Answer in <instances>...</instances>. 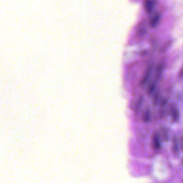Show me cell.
Returning <instances> with one entry per match:
<instances>
[{
  "mask_svg": "<svg viewBox=\"0 0 183 183\" xmlns=\"http://www.w3.org/2000/svg\"><path fill=\"white\" fill-rule=\"evenodd\" d=\"M161 16L159 13H156L151 17L149 20V25L151 28H155L160 22Z\"/></svg>",
  "mask_w": 183,
  "mask_h": 183,
  "instance_id": "cell-3",
  "label": "cell"
},
{
  "mask_svg": "<svg viewBox=\"0 0 183 183\" xmlns=\"http://www.w3.org/2000/svg\"><path fill=\"white\" fill-rule=\"evenodd\" d=\"M160 138L164 141L169 140V135L166 128L161 127L160 129Z\"/></svg>",
  "mask_w": 183,
  "mask_h": 183,
  "instance_id": "cell-7",
  "label": "cell"
},
{
  "mask_svg": "<svg viewBox=\"0 0 183 183\" xmlns=\"http://www.w3.org/2000/svg\"><path fill=\"white\" fill-rule=\"evenodd\" d=\"M179 144L181 149L183 151V136H181L179 139Z\"/></svg>",
  "mask_w": 183,
  "mask_h": 183,
  "instance_id": "cell-13",
  "label": "cell"
},
{
  "mask_svg": "<svg viewBox=\"0 0 183 183\" xmlns=\"http://www.w3.org/2000/svg\"><path fill=\"white\" fill-rule=\"evenodd\" d=\"M163 65L162 63H160L158 65L157 70H156V78H157V80H160V79L162 72H163Z\"/></svg>",
  "mask_w": 183,
  "mask_h": 183,
  "instance_id": "cell-9",
  "label": "cell"
},
{
  "mask_svg": "<svg viewBox=\"0 0 183 183\" xmlns=\"http://www.w3.org/2000/svg\"><path fill=\"white\" fill-rule=\"evenodd\" d=\"M181 165H183V158L181 159Z\"/></svg>",
  "mask_w": 183,
  "mask_h": 183,
  "instance_id": "cell-15",
  "label": "cell"
},
{
  "mask_svg": "<svg viewBox=\"0 0 183 183\" xmlns=\"http://www.w3.org/2000/svg\"><path fill=\"white\" fill-rule=\"evenodd\" d=\"M170 113L174 122L178 121L179 118V112L178 108L175 104H172L170 107Z\"/></svg>",
  "mask_w": 183,
  "mask_h": 183,
  "instance_id": "cell-2",
  "label": "cell"
},
{
  "mask_svg": "<svg viewBox=\"0 0 183 183\" xmlns=\"http://www.w3.org/2000/svg\"><path fill=\"white\" fill-rule=\"evenodd\" d=\"M156 87V83L155 82H153L149 85L147 89V93L149 95L153 93V91L155 90Z\"/></svg>",
  "mask_w": 183,
  "mask_h": 183,
  "instance_id": "cell-10",
  "label": "cell"
},
{
  "mask_svg": "<svg viewBox=\"0 0 183 183\" xmlns=\"http://www.w3.org/2000/svg\"><path fill=\"white\" fill-rule=\"evenodd\" d=\"M172 150L173 152V155L177 156L178 155V143L177 139L176 137H174L172 140Z\"/></svg>",
  "mask_w": 183,
  "mask_h": 183,
  "instance_id": "cell-4",
  "label": "cell"
},
{
  "mask_svg": "<svg viewBox=\"0 0 183 183\" xmlns=\"http://www.w3.org/2000/svg\"><path fill=\"white\" fill-rule=\"evenodd\" d=\"M155 4V0H145L143 1V8L145 13L148 14L152 13Z\"/></svg>",
  "mask_w": 183,
  "mask_h": 183,
  "instance_id": "cell-1",
  "label": "cell"
},
{
  "mask_svg": "<svg viewBox=\"0 0 183 183\" xmlns=\"http://www.w3.org/2000/svg\"></svg>",
  "mask_w": 183,
  "mask_h": 183,
  "instance_id": "cell-16",
  "label": "cell"
},
{
  "mask_svg": "<svg viewBox=\"0 0 183 183\" xmlns=\"http://www.w3.org/2000/svg\"><path fill=\"white\" fill-rule=\"evenodd\" d=\"M151 70H152L151 67H149L147 69V70L146 71L145 75L143 76L142 80L141 81V84H145V83L147 82V81L149 80V77H150V76H151Z\"/></svg>",
  "mask_w": 183,
  "mask_h": 183,
  "instance_id": "cell-8",
  "label": "cell"
},
{
  "mask_svg": "<svg viewBox=\"0 0 183 183\" xmlns=\"http://www.w3.org/2000/svg\"><path fill=\"white\" fill-rule=\"evenodd\" d=\"M153 147L155 149H159L161 147V143L157 134H155L153 136Z\"/></svg>",
  "mask_w": 183,
  "mask_h": 183,
  "instance_id": "cell-5",
  "label": "cell"
},
{
  "mask_svg": "<svg viewBox=\"0 0 183 183\" xmlns=\"http://www.w3.org/2000/svg\"><path fill=\"white\" fill-rule=\"evenodd\" d=\"M158 93H156L155 96H154V99H153V103L154 104H156L157 102V101H158Z\"/></svg>",
  "mask_w": 183,
  "mask_h": 183,
  "instance_id": "cell-12",
  "label": "cell"
},
{
  "mask_svg": "<svg viewBox=\"0 0 183 183\" xmlns=\"http://www.w3.org/2000/svg\"><path fill=\"white\" fill-rule=\"evenodd\" d=\"M178 77L179 78L181 79V78H183V67H182V68H181V70L179 71V74H178Z\"/></svg>",
  "mask_w": 183,
  "mask_h": 183,
  "instance_id": "cell-14",
  "label": "cell"
},
{
  "mask_svg": "<svg viewBox=\"0 0 183 183\" xmlns=\"http://www.w3.org/2000/svg\"><path fill=\"white\" fill-rule=\"evenodd\" d=\"M143 101V97L142 96H141L140 98H139V100L138 101V103H137V105L136 106V111H138L139 108H140V106L141 105V103Z\"/></svg>",
  "mask_w": 183,
  "mask_h": 183,
  "instance_id": "cell-11",
  "label": "cell"
},
{
  "mask_svg": "<svg viewBox=\"0 0 183 183\" xmlns=\"http://www.w3.org/2000/svg\"><path fill=\"white\" fill-rule=\"evenodd\" d=\"M150 119H151V111L149 108H147L143 112L142 120L144 123H147L149 121Z\"/></svg>",
  "mask_w": 183,
  "mask_h": 183,
  "instance_id": "cell-6",
  "label": "cell"
}]
</instances>
